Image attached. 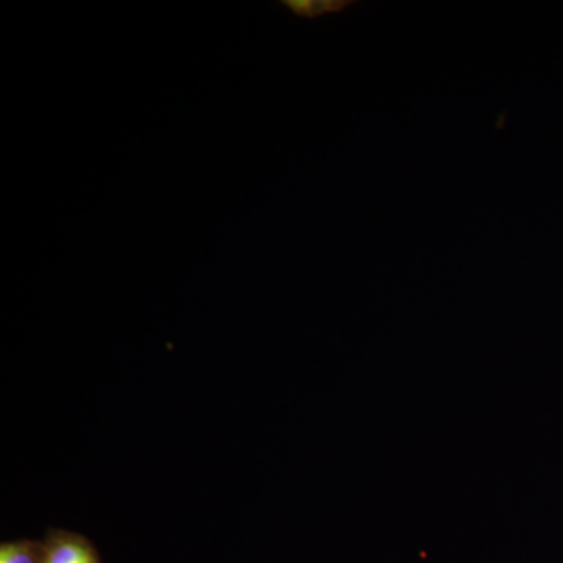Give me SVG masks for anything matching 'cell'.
<instances>
[{"label":"cell","mask_w":563,"mask_h":563,"mask_svg":"<svg viewBox=\"0 0 563 563\" xmlns=\"http://www.w3.org/2000/svg\"><path fill=\"white\" fill-rule=\"evenodd\" d=\"M354 3V0H282L280 5L290 11L292 16L314 21L325 14L343 13Z\"/></svg>","instance_id":"obj_2"},{"label":"cell","mask_w":563,"mask_h":563,"mask_svg":"<svg viewBox=\"0 0 563 563\" xmlns=\"http://www.w3.org/2000/svg\"><path fill=\"white\" fill-rule=\"evenodd\" d=\"M43 543V563H101L95 544L81 533L51 529Z\"/></svg>","instance_id":"obj_1"},{"label":"cell","mask_w":563,"mask_h":563,"mask_svg":"<svg viewBox=\"0 0 563 563\" xmlns=\"http://www.w3.org/2000/svg\"><path fill=\"white\" fill-rule=\"evenodd\" d=\"M44 543L38 540H14L0 544V563H43Z\"/></svg>","instance_id":"obj_3"}]
</instances>
